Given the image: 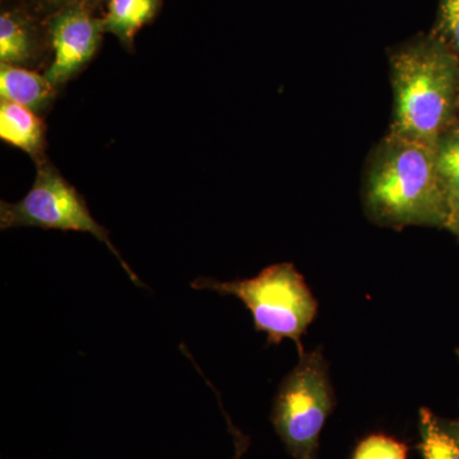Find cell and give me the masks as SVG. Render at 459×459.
I'll list each match as a JSON object with an SVG mask.
<instances>
[{
	"instance_id": "obj_12",
	"label": "cell",
	"mask_w": 459,
	"mask_h": 459,
	"mask_svg": "<svg viewBox=\"0 0 459 459\" xmlns=\"http://www.w3.org/2000/svg\"><path fill=\"white\" fill-rule=\"evenodd\" d=\"M437 169L451 195H459V120L434 146Z\"/></svg>"
},
{
	"instance_id": "obj_5",
	"label": "cell",
	"mask_w": 459,
	"mask_h": 459,
	"mask_svg": "<svg viewBox=\"0 0 459 459\" xmlns=\"http://www.w3.org/2000/svg\"><path fill=\"white\" fill-rule=\"evenodd\" d=\"M0 228H40L91 234L108 247L135 286L144 287L115 247L108 230L93 219L82 195L48 160L38 164L36 179L25 197L16 204L2 202Z\"/></svg>"
},
{
	"instance_id": "obj_2",
	"label": "cell",
	"mask_w": 459,
	"mask_h": 459,
	"mask_svg": "<svg viewBox=\"0 0 459 459\" xmlns=\"http://www.w3.org/2000/svg\"><path fill=\"white\" fill-rule=\"evenodd\" d=\"M394 86L391 134L434 147L458 120L459 57L430 32L389 56Z\"/></svg>"
},
{
	"instance_id": "obj_6",
	"label": "cell",
	"mask_w": 459,
	"mask_h": 459,
	"mask_svg": "<svg viewBox=\"0 0 459 459\" xmlns=\"http://www.w3.org/2000/svg\"><path fill=\"white\" fill-rule=\"evenodd\" d=\"M95 9L74 5L45 18L53 59L45 77L56 89L75 77L98 53L104 35Z\"/></svg>"
},
{
	"instance_id": "obj_17",
	"label": "cell",
	"mask_w": 459,
	"mask_h": 459,
	"mask_svg": "<svg viewBox=\"0 0 459 459\" xmlns=\"http://www.w3.org/2000/svg\"><path fill=\"white\" fill-rule=\"evenodd\" d=\"M446 230H449L459 240V195H452L451 214H449Z\"/></svg>"
},
{
	"instance_id": "obj_4",
	"label": "cell",
	"mask_w": 459,
	"mask_h": 459,
	"mask_svg": "<svg viewBox=\"0 0 459 459\" xmlns=\"http://www.w3.org/2000/svg\"><path fill=\"white\" fill-rule=\"evenodd\" d=\"M334 409V392L322 350L299 355L281 383L271 421L294 459H316L319 437Z\"/></svg>"
},
{
	"instance_id": "obj_19",
	"label": "cell",
	"mask_w": 459,
	"mask_h": 459,
	"mask_svg": "<svg viewBox=\"0 0 459 459\" xmlns=\"http://www.w3.org/2000/svg\"><path fill=\"white\" fill-rule=\"evenodd\" d=\"M458 120H459V108H458Z\"/></svg>"
},
{
	"instance_id": "obj_9",
	"label": "cell",
	"mask_w": 459,
	"mask_h": 459,
	"mask_svg": "<svg viewBox=\"0 0 459 459\" xmlns=\"http://www.w3.org/2000/svg\"><path fill=\"white\" fill-rule=\"evenodd\" d=\"M56 89L45 75L22 66L0 65V96L5 101L22 105L33 113L47 110L54 101Z\"/></svg>"
},
{
	"instance_id": "obj_7",
	"label": "cell",
	"mask_w": 459,
	"mask_h": 459,
	"mask_svg": "<svg viewBox=\"0 0 459 459\" xmlns=\"http://www.w3.org/2000/svg\"><path fill=\"white\" fill-rule=\"evenodd\" d=\"M50 50L47 21L26 4H12L0 14V60L30 68Z\"/></svg>"
},
{
	"instance_id": "obj_14",
	"label": "cell",
	"mask_w": 459,
	"mask_h": 459,
	"mask_svg": "<svg viewBox=\"0 0 459 459\" xmlns=\"http://www.w3.org/2000/svg\"><path fill=\"white\" fill-rule=\"evenodd\" d=\"M407 446L383 434L370 435L356 446L352 459H407Z\"/></svg>"
},
{
	"instance_id": "obj_3",
	"label": "cell",
	"mask_w": 459,
	"mask_h": 459,
	"mask_svg": "<svg viewBox=\"0 0 459 459\" xmlns=\"http://www.w3.org/2000/svg\"><path fill=\"white\" fill-rule=\"evenodd\" d=\"M190 286L235 296L252 313L256 331L267 334L268 344L291 340L299 355L305 352L301 340L316 319L318 303L292 263L270 265L253 279L223 282L198 277Z\"/></svg>"
},
{
	"instance_id": "obj_1",
	"label": "cell",
	"mask_w": 459,
	"mask_h": 459,
	"mask_svg": "<svg viewBox=\"0 0 459 459\" xmlns=\"http://www.w3.org/2000/svg\"><path fill=\"white\" fill-rule=\"evenodd\" d=\"M452 195L434 147L386 133L368 160L362 204L371 221L392 229H446Z\"/></svg>"
},
{
	"instance_id": "obj_11",
	"label": "cell",
	"mask_w": 459,
	"mask_h": 459,
	"mask_svg": "<svg viewBox=\"0 0 459 459\" xmlns=\"http://www.w3.org/2000/svg\"><path fill=\"white\" fill-rule=\"evenodd\" d=\"M419 430L422 459H459L457 422L446 421L422 407L419 412Z\"/></svg>"
},
{
	"instance_id": "obj_18",
	"label": "cell",
	"mask_w": 459,
	"mask_h": 459,
	"mask_svg": "<svg viewBox=\"0 0 459 459\" xmlns=\"http://www.w3.org/2000/svg\"><path fill=\"white\" fill-rule=\"evenodd\" d=\"M455 352H457V358H458V360H459V349ZM455 422H457V427L459 429V420H458V421H455Z\"/></svg>"
},
{
	"instance_id": "obj_16",
	"label": "cell",
	"mask_w": 459,
	"mask_h": 459,
	"mask_svg": "<svg viewBox=\"0 0 459 459\" xmlns=\"http://www.w3.org/2000/svg\"><path fill=\"white\" fill-rule=\"evenodd\" d=\"M223 415H225L226 421H228L230 433L232 435V439H234L235 446V455L234 459H243L244 455L249 448V437H246L243 433H241L238 429L234 427L231 420H230L229 416L226 415L225 410L221 409Z\"/></svg>"
},
{
	"instance_id": "obj_13",
	"label": "cell",
	"mask_w": 459,
	"mask_h": 459,
	"mask_svg": "<svg viewBox=\"0 0 459 459\" xmlns=\"http://www.w3.org/2000/svg\"><path fill=\"white\" fill-rule=\"evenodd\" d=\"M430 33L459 57V0H439Z\"/></svg>"
},
{
	"instance_id": "obj_10",
	"label": "cell",
	"mask_w": 459,
	"mask_h": 459,
	"mask_svg": "<svg viewBox=\"0 0 459 459\" xmlns=\"http://www.w3.org/2000/svg\"><path fill=\"white\" fill-rule=\"evenodd\" d=\"M162 8V0H108L102 17L104 31L113 33L126 49L133 50L138 31L152 22Z\"/></svg>"
},
{
	"instance_id": "obj_15",
	"label": "cell",
	"mask_w": 459,
	"mask_h": 459,
	"mask_svg": "<svg viewBox=\"0 0 459 459\" xmlns=\"http://www.w3.org/2000/svg\"><path fill=\"white\" fill-rule=\"evenodd\" d=\"M101 0H30L29 5L31 11L42 18L56 13L62 9L74 7V5H86L95 9Z\"/></svg>"
},
{
	"instance_id": "obj_8",
	"label": "cell",
	"mask_w": 459,
	"mask_h": 459,
	"mask_svg": "<svg viewBox=\"0 0 459 459\" xmlns=\"http://www.w3.org/2000/svg\"><path fill=\"white\" fill-rule=\"evenodd\" d=\"M0 137L12 146L25 151L36 165L48 160L45 156L47 126L38 114L22 105L2 100Z\"/></svg>"
}]
</instances>
